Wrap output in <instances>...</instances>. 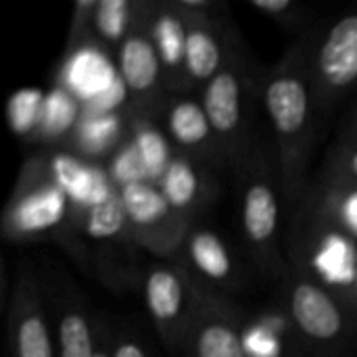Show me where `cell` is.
<instances>
[{"label":"cell","instance_id":"30","mask_svg":"<svg viewBox=\"0 0 357 357\" xmlns=\"http://www.w3.org/2000/svg\"><path fill=\"white\" fill-rule=\"evenodd\" d=\"M251 6L287 29H299L305 21V6L291 0H253Z\"/></svg>","mask_w":357,"mask_h":357},{"label":"cell","instance_id":"23","mask_svg":"<svg viewBox=\"0 0 357 357\" xmlns=\"http://www.w3.org/2000/svg\"><path fill=\"white\" fill-rule=\"evenodd\" d=\"M140 10L142 0H96L90 21V40L102 48H119L134 29Z\"/></svg>","mask_w":357,"mask_h":357},{"label":"cell","instance_id":"7","mask_svg":"<svg viewBox=\"0 0 357 357\" xmlns=\"http://www.w3.org/2000/svg\"><path fill=\"white\" fill-rule=\"evenodd\" d=\"M119 197L126 207L132 243L157 257L176 261L197 224L182 218L167 203L157 184H130L119 190Z\"/></svg>","mask_w":357,"mask_h":357},{"label":"cell","instance_id":"13","mask_svg":"<svg viewBox=\"0 0 357 357\" xmlns=\"http://www.w3.org/2000/svg\"><path fill=\"white\" fill-rule=\"evenodd\" d=\"M157 119L172 140L176 153L186 155L207 167L226 163L201 100L188 96L165 98Z\"/></svg>","mask_w":357,"mask_h":357},{"label":"cell","instance_id":"22","mask_svg":"<svg viewBox=\"0 0 357 357\" xmlns=\"http://www.w3.org/2000/svg\"><path fill=\"white\" fill-rule=\"evenodd\" d=\"M84 105L63 86L54 84V88L46 94L42 119L38 128L36 142L46 144L48 149H61L73 134Z\"/></svg>","mask_w":357,"mask_h":357},{"label":"cell","instance_id":"20","mask_svg":"<svg viewBox=\"0 0 357 357\" xmlns=\"http://www.w3.org/2000/svg\"><path fill=\"white\" fill-rule=\"evenodd\" d=\"M299 209L357 243V184L324 178L307 188Z\"/></svg>","mask_w":357,"mask_h":357},{"label":"cell","instance_id":"28","mask_svg":"<svg viewBox=\"0 0 357 357\" xmlns=\"http://www.w3.org/2000/svg\"><path fill=\"white\" fill-rule=\"evenodd\" d=\"M107 174L113 182V186L117 190L130 186V184H138V182H149V174L142 165V159L138 155V151L134 149L130 136L128 140L109 157L107 161Z\"/></svg>","mask_w":357,"mask_h":357},{"label":"cell","instance_id":"25","mask_svg":"<svg viewBox=\"0 0 357 357\" xmlns=\"http://www.w3.org/2000/svg\"><path fill=\"white\" fill-rule=\"evenodd\" d=\"M79 230L82 234L94 241H121V238L132 241L128 228V215L119 190L111 192L107 199H102L92 209H88L79 222Z\"/></svg>","mask_w":357,"mask_h":357},{"label":"cell","instance_id":"26","mask_svg":"<svg viewBox=\"0 0 357 357\" xmlns=\"http://www.w3.org/2000/svg\"><path fill=\"white\" fill-rule=\"evenodd\" d=\"M44 100H46V94L38 88H21L8 96L6 121L15 136L36 142Z\"/></svg>","mask_w":357,"mask_h":357},{"label":"cell","instance_id":"17","mask_svg":"<svg viewBox=\"0 0 357 357\" xmlns=\"http://www.w3.org/2000/svg\"><path fill=\"white\" fill-rule=\"evenodd\" d=\"M180 6V4H178ZM184 13V10H182ZM186 33V73L192 86H205L224 65L232 29L215 15H190Z\"/></svg>","mask_w":357,"mask_h":357},{"label":"cell","instance_id":"8","mask_svg":"<svg viewBox=\"0 0 357 357\" xmlns=\"http://www.w3.org/2000/svg\"><path fill=\"white\" fill-rule=\"evenodd\" d=\"M287 310L295 333L314 347H339L351 333V316L341 301L295 268L289 270Z\"/></svg>","mask_w":357,"mask_h":357},{"label":"cell","instance_id":"14","mask_svg":"<svg viewBox=\"0 0 357 357\" xmlns=\"http://www.w3.org/2000/svg\"><path fill=\"white\" fill-rule=\"evenodd\" d=\"M40 155L46 165V172L67 192L77 224L82 222L88 209H92L96 203L117 190L107 174V167L96 161L84 159L67 149H46Z\"/></svg>","mask_w":357,"mask_h":357},{"label":"cell","instance_id":"2","mask_svg":"<svg viewBox=\"0 0 357 357\" xmlns=\"http://www.w3.org/2000/svg\"><path fill=\"white\" fill-rule=\"evenodd\" d=\"M79 224L67 192L46 172L42 155H31L17 178L2 213V234L8 241L54 238L71 245Z\"/></svg>","mask_w":357,"mask_h":357},{"label":"cell","instance_id":"1","mask_svg":"<svg viewBox=\"0 0 357 357\" xmlns=\"http://www.w3.org/2000/svg\"><path fill=\"white\" fill-rule=\"evenodd\" d=\"M264 107L276 138L282 197L289 205H299L307 192V159L318 117L307 33L266 75Z\"/></svg>","mask_w":357,"mask_h":357},{"label":"cell","instance_id":"10","mask_svg":"<svg viewBox=\"0 0 357 357\" xmlns=\"http://www.w3.org/2000/svg\"><path fill=\"white\" fill-rule=\"evenodd\" d=\"M56 84L88 109L123 111L130 107V96L121 84L117 65L107 56V48L94 40L69 46Z\"/></svg>","mask_w":357,"mask_h":357},{"label":"cell","instance_id":"21","mask_svg":"<svg viewBox=\"0 0 357 357\" xmlns=\"http://www.w3.org/2000/svg\"><path fill=\"white\" fill-rule=\"evenodd\" d=\"M128 113H130V140L142 159V165L149 174V182L159 184L169 163L176 157V149L157 117L132 111L130 107Z\"/></svg>","mask_w":357,"mask_h":357},{"label":"cell","instance_id":"27","mask_svg":"<svg viewBox=\"0 0 357 357\" xmlns=\"http://www.w3.org/2000/svg\"><path fill=\"white\" fill-rule=\"evenodd\" d=\"M289 316L266 314L251 326H245L247 357H280L284 351V326Z\"/></svg>","mask_w":357,"mask_h":357},{"label":"cell","instance_id":"31","mask_svg":"<svg viewBox=\"0 0 357 357\" xmlns=\"http://www.w3.org/2000/svg\"><path fill=\"white\" fill-rule=\"evenodd\" d=\"M111 354L113 357H149L144 347L134 339V337H117L113 343H111Z\"/></svg>","mask_w":357,"mask_h":357},{"label":"cell","instance_id":"19","mask_svg":"<svg viewBox=\"0 0 357 357\" xmlns=\"http://www.w3.org/2000/svg\"><path fill=\"white\" fill-rule=\"evenodd\" d=\"M157 186L167 203L192 224L195 218L211 203L215 192L209 167L180 153H176Z\"/></svg>","mask_w":357,"mask_h":357},{"label":"cell","instance_id":"6","mask_svg":"<svg viewBox=\"0 0 357 357\" xmlns=\"http://www.w3.org/2000/svg\"><path fill=\"white\" fill-rule=\"evenodd\" d=\"M307 36L314 98L326 111L357 88V8Z\"/></svg>","mask_w":357,"mask_h":357},{"label":"cell","instance_id":"34","mask_svg":"<svg viewBox=\"0 0 357 357\" xmlns=\"http://www.w3.org/2000/svg\"><path fill=\"white\" fill-rule=\"evenodd\" d=\"M356 297H357V270H356Z\"/></svg>","mask_w":357,"mask_h":357},{"label":"cell","instance_id":"9","mask_svg":"<svg viewBox=\"0 0 357 357\" xmlns=\"http://www.w3.org/2000/svg\"><path fill=\"white\" fill-rule=\"evenodd\" d=\"M151 15L153 2L142 0V10L134 29L117 48V71L130 96V109L159 117L167 90L151 33Z\"/></svg>","mask_w":357,"mask_h":357},{"label":"cell","instance_id":"16","mask_svg":"<svg viewBox=\"0 0 357 357\" xmlns=\"http://www.w3.org/2000/svg\"><path fill=\"white\" fill-rule=\"evenodd\" d=\"M192 276L211 291L236 289L241 282V270L222 236L209 228L195 226L186 238L182 255L178 257Z\"/></svg>","mask_w":357,"mask_h":357},{"label":"cell","instance_id":"24","mask_svg":"<svg viewBox=\"0 0 357 357\" xmlns=\"http://www.w3.org/2000/svg\"><path fill=\"white\" fill-rule=\"evenodd\" d=\"M98 339L90 326L88 314L75 301H61L56 322V351L59 357H94Z\"/></svg>","mask_w":357,"mask_h":357},{"label":"cell","instance_id":"12","mask_svg":"<svg viewBox=\"0 0 357 357\" xmlns=\"http://www.w3.org/2000/svg\"><path fill=\"white\" fill-rule=\"evenodd\" d=\"M56 333L42 305L38 282L23 272L15 284L8 307V343L13 357H59Z\"/></svg>","mask_w":357,"mask_h":357},{"label":"cell","instance_id":"4","mask_svg":"<svg viewBox=\"0 0 357 357\" xmlns=\"http://www.w3.org/2000/svg\"><path fill=\"white\" fill-rule=\"evenodd\" d=\"M251 67L249 56L241 40L230 36L228 54L222 69L203 86V109L209 117L218 144L226 163L241 167L253 153L249 140V92H251Z\"/></svg>","mask_w":357,"mask_h":357},{"label":"cell","instance_id":"3","mask_svg":"<svg viewBox=\"0 0 357 357\" xmlns=\"http://www.w3.org/2000/svg\"><path fill=\"white\" fill-rule=\"evenodd\" d=\"M241 178V228L253 259L268 274H280V172L266 149L255 146L236 169Z\"/></svg>","mask_w":357,"mask_h":357},{"label":"cell","instance_id":"32","mask_svg":"<svg viewBox=\"0 0 357 357\" xmlns=\"http://www.w3.org/2000/svg\"><path fill=\"white\" fill-rule=\"evenodd\" d=\"M94 357H113L111 354V343H107V341H100L98 339V347H96V354Z\"/></svg>","mask_w":357,"mask_h":357},{"label":"cell","instance_id":"29","mask_svg":"<svg viewBox=\"0 0 357 357\" xmlns=\"http://www.w3.org/2000/svg\"><path fill=\"white\" fill-rule=\"evenodd\" d=\"M324 178L357 184V140L341 138L324 167Z\"/></svg>","mask_w":357,"mask_h":357},{"label":"cell","instance_id":"18","mask_svg":"<svg viewBox=\"0 0 357 357\" xmlns=\"http://www.w3.org/2000/svg\"><path fill=\"white\" fill-rule=\"evenodd\" d=\"M130 136V113L123 111H100L84 107L82 117L65 142L67 149L90 161H109V157L128 140Z\"/></svg>","mask_w":357,"mask_h":357},{"label":"cell","instance_id":"11","mask_svg":"<svg viewBox=\"0 0 357 357\" xmlns=\"http://www.w3.org/2000/svg\"><path fill=\"white\" fill-rule=\"evenodd\" d=\"M186 351L190 357H247L243 320L236 307L218 291L205 289L188 333Z\"/></svg>","mask_w":357,"mask_h":357},{"label":"cell","instance_id":"15","mask_svg":"<svg viewBox=\"0 0 357 357\" xmlns=\"http://www.w3.org/2000/svg\"><path fill=\"white\" fill-rule=\"evenodd\" d=\"M151 33L163 67L165 90L176 96H182V92L192 88V84L186 73L188 21L176 0L153 2Z\"/></svg>","mask_w":357,"mask_h":357},{"label":"cell","instance_id":"33","mask_svg":"<svg viewBox=\"0 0 357 357\" xmlns=\"http://www.w3.org/2000/svg\"><path fill=\"white\" fill-rule=\"evenodd\" d=\"M343 138L357 140V109L354 111V115H351V126H349V130L345 132V136H343Z\"/></svg>","mask_w":357,"mask_h":357},{"label":"cell","instance_id":"5","mask_svg":"<svg viewBox=\"0 0 357 357\" xmlns=\"http://www.w3.org/2000/svg\"><path fill=\"white\" fill-rule=\"evenodd\" d=\"M205 289L207 287H203L180 259L146 270L142 282L144 303L159 335L172 349H186L188 333Z\"/></svg>","mask_w":357,"mask_h":357}]
</instances>
